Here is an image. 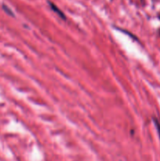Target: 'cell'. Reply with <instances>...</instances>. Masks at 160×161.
Segmentation results:
<instances>
[{
    "mask_svg": "<svg viewBox=\"0 0 160 161\" xmlns=\"http://www.w3.org/2000/svg\"><path fill=\"white\" fill-rule=\"evenodd\" d=\"M154 122H155V127H156L157 130H158V136H159V138H160V124H159V123L158 122V120L155 119H154Z\"/></svg>",
    "mask_w": 160,
    "mask_h": 161,
    "instance_id": "cell-2",
    "label": "cell"
},
{
    "mask_svg": "<svg viewBox=\"0 0 160 161\" xmlns=\"http://www.w3.org/2000/svg\"><path fill=\"white\" fill-rule=\"evenodd\" d=\"M50 6H51L52 9H53V10L54 11V12H56V14H57L58 15H59V17H61V18H62V19H64V20H65V16H64V14H63L62 11H61L60 9H58L57 6H56V5L53 4V3H50Z\"/></svg>",
    "mask_w": 160,
    "mask_h": 161,
    "instance_id": "cell-1",
    "label": "cell"
}]
</instances>
